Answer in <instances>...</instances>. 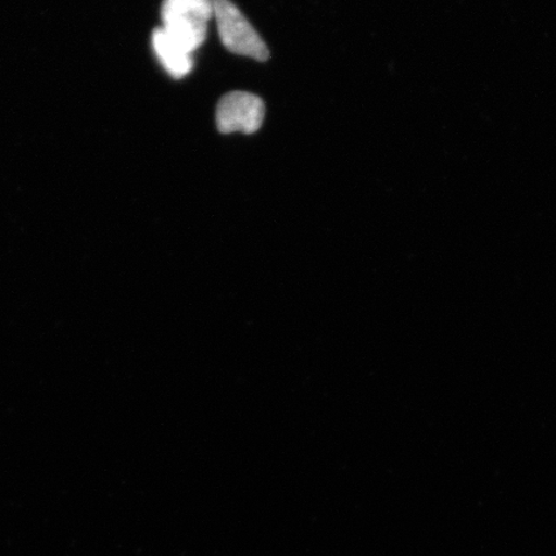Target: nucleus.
I'll use <instances>...</instances> for the list:
<instances>
[{
  "label": "nucleus",
  "mask_w": 556,
  "mask_h": 556,
  "mask_svg": "<svg viewBox=\"0 0 556 556\" xmlns=\"http://www.w3.org/2000/svg\"><path fill=\"white\" fill-rule=\"evenodd\" d=\"M152 46H154L160 64L174 79H182L192 72L193 53L170 38L163 27H159L152 34Z\"/></svg>",
  "instance_id": "obj_4"
},
{
  "label": "nucleus",
  "mask_w": 556,
  "mask_h": 556,
  "mask_svg": "<svg viewBox=\"0 0 556 556\" xmlns=\"http://www.w3.org/2000/svg\"><path fill=\"white\" fill-rule=\"evenodd\" d=\"M219 38L229 52L258 61L269 59V50L252 24L231 0H213Z\"/></svg>",
  "instance_id": "obj_2"
},
{
  "label": "nucleus",
  "mask_w": 556,
  "mask_h": 556,
  "mask_svg": "<svg viewBox=\"0 0 556 556\" xmlns=\"http://www.w3.org/2000/svg\"><path fill=\"white\" fill-rule=\"evenodd\" d=\"M266 106L258 96L231 92L222 97L217 108V125L220 134L242 131L253 135L262 127Z\"/></svg>",
  "instance_id": "obj_3"
},
{
  "label": "nucleus",
  "mask_w": 556,
  "mask_h": 556,
  "mask_svg": "<svg viewBox=\"0 0 556 556\" xmlns=\"http://www.w3.org/2000/svg\"><path fill=\"white\" fill-rule=\"evenodd\" d=\"M213 17V0H164L162 5L163 29L192 53L204 45Z\"/></svg>",
  "instance_id": "obj_1"
}]
</instances>
